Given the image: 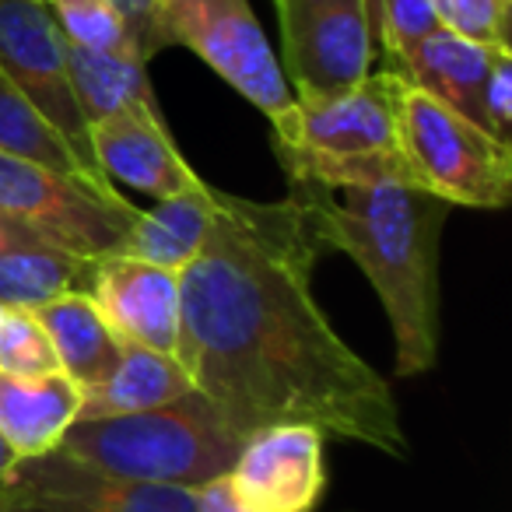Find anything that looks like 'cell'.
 I'll list each match as a JSON object with an SVG mask.
<instances>
[{"mask_svg":"<svg viewBox=\"0 0 512 512\" xmlns=\"http://www.w3.org/2000/svg\"><path fill=\"white\" fill-rule=\"evenodd\" d=\"M43 323L53 351H57L60 372L71 383L92 386L113 372L120 362L123 341L113 334L106 316L99 313L95 299L88 292H67L60 299H50L32 309Z\"/></svg>","mask_w":512,"mask_h":512,"instance_id":"e0dca14e","label":"cell"},{"mask_svg":"<svg viewBox=\"0 0 512 512\" xmlns=\"http://www.w3.org/2000/svg\"><path fill=\"white\" fill-rule=\"evenodd\" d=\"M22 232H25V225H18L15 218H8V214L0 211V253H4V249H8Z\"/></svg>","mask_w":512,"mask_h":512,"instance_id":"83f0119b","label":"cell"},{"mask_svg":"<svg viewBox=\"0 0 512 512\" xmlns=\"http://www.w3.org/2000/svg\"><path fill=\"white\" fill-rule=\"evenodd\" d=\"M439 29L509 50V0H432Z\"/></svg>","mask_w":512,"mask_h":512,"instance_id":"d4e9b609","label":"cell"},{"mask_svg":"<svg viewBox=\"0 0 512 512\" xmlns=\"http://www.w3.org/2000/svg\"><path fill=\"white\" fill-rule=\"evenodd\" d=\"M15 463H18V456L11 453V446L4 439H0V484H4V477L15 470Z\"/></svg>","mask_w":512,"mask_h":512,"instance_id":"f1b7e54d","label":"cell"},{"mask_svg":"<svg viewBox=\"0 0 512 512\" xmlns=\"http://www.w3.org/2000/svg\"><path fill=\"white\" fill-rule=\"evenodd\" d=\"M0 211L43 242L99 260L120 253L141 207L130 204L113 183H92L0 151Z\"/></svg>","mask_w":512,"mask_h":512,"instance_id":"8992f818","label":"cell"},{"mask_svg":"<svg viewBox=\"0 0 512 512\" xmlns=\"http://www.w3.org/2000/svg\"><path fill=\"white\" fill-rule=\"evenodd\" d=\"M0 151L4 155L25 158V162L46 165V169L57 172H74V176H85L92 183H109L102 176L81 165V158L71 151V144L60 137V130L11 85L4 74H0Z\"/></svg>","mask_w":512,"mask_h":512,"instance_id":"44dd1931","label":"cell"},{"mask_svg":"<svg viewBox=\"0 0 512 512\" xmlns=\"http://www.w3.org/2000/svg\"><path fill=\"white\" fill-rule=\"evenodd\" d=\"M376 4V39L383 43L386 67H397L428 32L439 29L432 0H372Z\"/></svg>","mask_w":512,"mask_h":512,"instance_id":"cb8c5ba5","label":"cell"},{"mask_svg":"<svg viewBox=\"0 0 512 512\" xmlns=\"http://www.w3.org/2000/svg\"><path fill=\"white\" fill-rule=\"evenodd\" d=\"M81 386L64 372L39 379L0 376V439L18 460L46 456L78 421Z\"/></svg>","mask_w":512,"mask_h":512,"instance_id":"9a60e30c","label":"cell"},{"mask_svg":"<svg viewBox=\"0 0 512 512\" xmlns=\"http://www.w3.org/2000/svg\"><path fill=\"white\" fill-rule=\"evenodd\" d=\"M88 295L123 344L176 355L179 271L144 264L127 253H109L95 260Z\"/></svg>","mask_w":512,"mask_h":512,"instance_id":"4fadbf2b","label":"cell"},{"mask_svg":"<svg viewBox=\"0 0 512 512\" xmlns=\"http://www.w3.org/2000/svg\"><path fill=\"white\" fill-rule=\"evenodd\" d=\"M239 449L218 407L193 390L155 411L74 421L57 453L127 481L200 488L225 477Z\"/></svg>","mask_w":512,"mask_h":512,"instance_id":"277c9868","label":"cell"},{"mask_svg":"<svg viewBox=\"0 0 512 512\" xmlns=\"http://www.w3.org/2000/svg\"><path fill=\"white\" fill-rule=\"evenodd\" d=\"M158 50L186 46L197 53L225 85H232L267 120H278L295 102L264 29L249 0H158Z\"/></svg>","mask_w":512,"mask_h":512,"instance_id":"52a82bcc","label":"cell"},{"mask_svg":"<svg viewBox=\"0 0 512 512\" xmlns=\"http://www.w3.org/2000/svg\"><path fill=\"white\" fill-rule=\"evenodd\" d=\"M8 512H197L193 488L113 477L64 453L18 460L0 484Z\"/></svg>","mask_w":512,"mask_h":512,"instance_id":"30bf717a","label":"cell"},{"mask_svg":"<svg viewBox=\"0 0 512 512\" xmlns=\"http://www.w3.org/2000/svg\"><path fill=\"white\" fill-rule=\"evenodd\" d=\"M0 512H8V509H4V505H0Z\"/></svg>","mask_w":512,"mask_h":512,"instance_id":"f546056e","label":"cell"},{"mask_svg":"<svg viewBox=\"0 0 512 512\" xmlns=\"http://www.w3.org/2000/svg\"><path fill=\"white\" fill-rule=\"evenodd\" d=\"M323 439L313 425H274L249 435L228 470L246 512H316L327 488Z\"/></svg>","mask_w":512,"mask_h":512,"instance_id":"8fae6325","label":"cell"},{"mask_svg":"<svg viewBox=\"0 0 512 512\" xmlns=\"http://www.w3.org/2000/svg\"><path fill=\"white\" fill-rule=\"evenodd\" d=\"M323 253H348L372 281L393 330V369L425 376L439 362V235L449 204L411 183L292 190Z\"/></svg>","mask_w":512,"mask_h":512,"instance_id":"7a4b0ae2","label":"cell"},{"mask_svg":"<svg viewBox=\"0 0 512 512\" xmlns=\"http://www.w3.org/2000/svg\"><path fill=\"white\" fill-rule=\"evenodd\" d=\"M0 74L60 130L92 176L106 179L95 165L88 120L67 74V39L46 0H0Z\"/></svg>","mask_w":512,"mask_h":512,"instance_id":"9c48e42d","label":"cell"},{"mask_svg":"<svg viewBox=\"0 0 512 512\" xmlns=\"http://www.w3.org/2000/svg\"><path fill=\"white\" fill-rule=\"evenodd\" d=\"M400 85L404 78L383 67L337 95L295 99L271 120L292 190H344L386 179L414 186L400 144Z\"/></svg>","mask_w":512,"mask_h":512,"instance_id":"3957f363","label":"cell"},{"mask_svg":"<svg viewBox=\"0 0 512 512\" xmlns=\"http://www.w3.org/2000/svg\"><path fill=\"white\" fill-rule=\"evenodd\" d=\"M320 256L295 197L256 204L218 190L211 232L179 271L176 362L239 442L313 425L407 460L390 383L344 344L313 295Z\"/></svg>","mask_w":512,"mask_h":512,"instance_id":"6da1fadb","label":"cell"},{"mask_svg":"<svg viewBox=\"0 0 512 512\" xmlns=\"http://www.w3.org/2000/svg\"><path fill=\"white\" fill-rule=\"evenodd\" d=\"M400 144L418 190L449 207L498 211L512 193V148L446 102L400 85Z\"/></svg>","mask_w":512,"mask_h":512,"instance_id":"5b68a950","label":"cell"},{"mask_svg":"<svg viewBox=\"0 0 512 512\" xmlns=\"http://www.w3.org/2000/svg\"><path fill=\"white\" fill-rule=\"evenodd\" d=\"M186 393H193V383L176 362V355H162L141 344H123L113 372L99 383L81 386L78 421L155 411V407L183 400Z\"/></svg>","mask_w":512,"mask_h":512,"instance_id":"2e32d148","label":"cell"},{"mask_svg":"<svg viewBox=\"0 0 512 512\" xmlns=\"http://www.w3.org/2000/svg\"><path fill=\"white\" fill-rule=\"evenodd\" d=\"M46 8H50L53 22H57V29L64 32V39L71 46L141 57L134 32H130L127 18H123V11L116 8L113 0H46Z\"/></svg>","mask_w":512,"mask_h":512,"instance_id":"7402d4cb","label":"cell"},{"mask_svg":"<svg viewBox=\"0 0 512 512\" xmlns=\"http://www.w3.org/2000/svg\"><path fill=\"white\" fill-rule=\"evenodd\" d=\"M214 214H218V190L207 183L200 190L158 200V207L137 214L120 253L137 256L144 264L183 271L204 246L207 232L214 225Z\"/></svg>","mask_w":512,"mask_h":512,"instance_id":"ac0fdd59","label":"cell"},{"mask_svg":"<svg viewBox=\"0 0 512 512\" xmlns=\"http://www.w3.org/2000/svg\"><path fill=\"white\" fill-rule=\"evenodd\" d=\"M481 109H484V130L495 141L512 148V53L509 50L498 53L495 64H491V74L484 81Z\"/></svg>","mask_w":512,"mask_h":512,"instance_id":"484cf974","label":"cell"},{"mask_svg":"<svg viewBox=\"0 0 512 512\" xmlns=\"http://www.w3.org/2000/svg\"><path fill=\"white\" fill-rule=\"evenodd\" d=\"M95 165L109 183H123L155 200L200 190L204 179L176 148L158 106H130L88 123Z\"/></svg>","mask_w":512,"mask_h":512,"instance_id":"7c38bea8","label":"cell"},{"mask_svg":"<svg viewBox=\"0 0 512 512\" xmlns=\"http://www.w3.org/2000/svg\"><path fill=\"white\" fill-rule=\"evenodd\" d=\"M193 498H197V512H246L235 498L228 477H218V481H207L200 488H193Z\"/></svg>","mask_w":512,"mask_h":512,"instance_id":"4316f807","label":"cell"},{"mask_svg":"<svg viewBox=\"0 0 512 512\" xmlns=\"http://www.w3.org/2000/svg\"><path fill=\"white\" fill-rule=\"evenodd\" d=\"M57 372V351L36 313L22 306H0V376L39 379Z\"/></svg>","mask_w":512,"mask_h":512,"instance_id":"603a6c76","label":"cell"},{"mask_svg":"<svg viewBox=\"0 0 512 512\" xmlns=\"http://www.w3.org/2000/svg\"><path fill=\"white\" fill-rule=\"evenodd\" d=\"M67 74L88 123L130 106H158L148 64L134 53H99L67 43Z\"/></svg>","mask_w":512,"mask_h":512,"instance_id":"ffe728a7","label":"cell"},{"mask_svg":"<svg viewBox=\"0 0 512 512\" xmlns=\"http://www.w3.org/2000/svg\"><path fill=\"white\" fill-rule=\"evenodd\" d=\"M92 267L95 260L67 253V249L43 242L25 228L0 253V306L36 309L67 292H88Z\"/></svg>","mask_w":512,"mask_h":512,"instance_id":"d6986e66","label":"cell"},{"mask_svg":"<svg viewBox=\"0 0 512 512\" xmlns=\"http://www.w3.org/2000/svg\"><path fill=\"white\" fill-rule=\"evenodd\" d=\"M285 43V81L295 99L358 85L376 64L372 0H274Z\"/></svg>","mask_w":512,"mask_h":512,"instance_id":"ba28073f","label":"cell"},{"mask_svg":"<svg viewBox=\"0 0 512 512\" xmlns=\"http://www.w3.org/2000/svg\"><path fill=\"white\" fill-rule=\"evenodd\" d=\"M502 50L505 46L470 43V39L453 36L446 29H435L390 71H397L407 85L446 102L449 109H456V113L467 116L470 123H477L484 130V81H488L491 64H495V57Z\"/></svg>","mask_w":512,"mask_h":512,"instance_id":"5bb4252c","label":"cell"}]
</instances>
